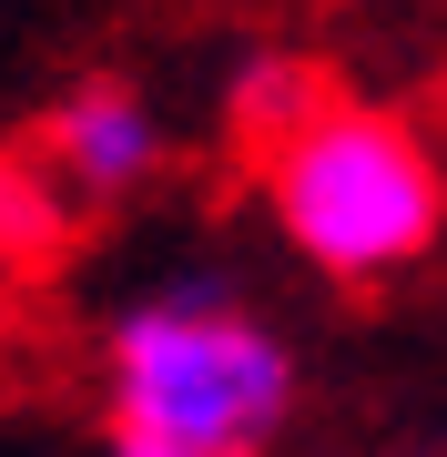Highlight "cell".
<instances>
[{"mask_svg": "<svg viewBox=\"0 0 447 457\" xmlns=\"http://www.w3.org/2000/svg\"><path fill=\"white\" fill-rule=\"evenodd\" d=\"M112 457H254L295 407V356L224 285H173L112 315Z\"/></svg>", "mask_w": 447, "mask_h": 457, "instance_id": "1", "label": "cell"}, {"mask_svg": "<svg viewBox=\"0 0 447 457\" xmlns=\"http://www.w3.org/2000/svg\"><path fill=\"white\" fill-rule=\"evenodd\" d=\"M265 204L315 275L386 285L447 234V163L407 112L335 92L285 153H265Z\"/></svg>", "mask_w": 447, "mask_h": 457, "instance_id": "2", "label": "cell"}, {"mask_svg": "<svg viewBox=\"0 0 447 457\" xmlns=\"http://www.w3.org/2000/svg\"><path fill=\"white\" fill-rule=\"evenodd\" d=\"M41 173L82 204H122L163 173V112L133 92V82H71L62 102L41 112Z\"/></svg>", "mask_w": 447, "mask_h": 457, "instance_id": "3", "label": "cell"}, {"mask_svg": "<svg viewBox=\"0 0 447 457\" xmlns=\"http://www.w3.org/2000/svg\"><path fill=\"white\" fill-rule=\"evenodd\" d=\"M326 102H335V82L305 62V51H244L234 82H224V132L265 163V153H285L315 112H326Z\"/></svg>", "mask_w": 447, "mask_h": 457, "instance_id": "4", "label": "cell"}, {"mask_svg": "<svg viewBox=\"0 0 447 457\" xmlns=\"http://www.w3.org/2000/svg\"><path fill=\"white\" fill-rule=\"evenodd\" d=\"M62 245V183L41 163H0V285Z\"/></svg>", "mask_w": 447, "mask_h": 457, "instance_id": "5", "label": "cell"}]
</instances>
